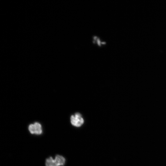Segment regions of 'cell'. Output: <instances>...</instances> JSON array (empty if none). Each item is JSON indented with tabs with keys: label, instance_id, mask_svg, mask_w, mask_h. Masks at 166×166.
I'll list each match as a JSON object with an SVG mask.
<instances>
[{
	"label": "cell",
	"instance_id": "8992f818",
	"mask_svg": "<svg viewBox=\"0 0 166 166\" xmlns=\"http://www.w3.org/2000/svg\"><path fill=\"white\" fill-rule=\"evenodd\" d=\"M96 38H97V37H94V40H96Z\"/></svg>",
	"mask_w": 166,
	"mask_h": 166
},
{
	"label": "cell",
	"instance_id": "5b68a950",
	"mask_svg": "<svg viewBox=\"0 0 166 166\" xmlns=\"http://www.w3.org/2000/svg\"><path fill=\"white\" fill-rule=\"evenodd\" d=\"M97 43H98V44L100 46V41L99 40V38H98L97 40Z\"/></svg>",
	"mask_w": 166,
	"mask_h": 166
},
{
	"label": "cell",
	"instance_id": "3957f363",
	"mask_svg": "<svg viewBox=\"0 0 166 166\" xmlns=\"http://www.w3.org/2000/svg\"><path fill=\"white\" fill-rule=\"evenodd\" d=\"M59 166H64L66 162L65 158L62 156L57 155L55 158Z\"/></svg>",
	"mask_w": 166,
	"mask_h": 166
},
{
	"label": "cell",
	"instance_id": "277c9868",
	"mask_svg": "<svg viewBox=\"0 0 166 166\" xmlns=\"http://www.w3.org/2000/svg\"><path fill=\"white\" fill-rule=\"evenodd\" d=\"M45 164V166H59L56 160L52 157L46 159Z\"/></svg>",
	"mask_w": 166,
	"mask_h": 166
},
{
	"label": "cell",
	"instance_id": "52a82bcc",
	"mask_svg": "<svg viewBox=\"0 0 166 166\" xmlns=\"http://www.w3.org/2000/svg\"><path fill=\"white\" fill-rule=\"evenodd\" d=\"M102 44H105V42H101V43Z\"/></svg>",
	"mask_w": 166,
	"mask_h": 166
},
{
	"label": "cell",
	"instance_id": "7a4b0ae2",
	"mask_svg": "<svg viewBox=\"0 0 166 166\" xmlns=\"http://www.w3.org/2000/svg\"><path fill=\"white\" fill-rule=\"evenodd\" d=\"M30 132L32 134L40 135L42 133V130L41 124L38 122L30 124L28 127Z\"/></svg>",
	"mask_w": 166,
	"mask_h": 166
},
{
	"label": "cell",
	"instance_id": "6da1fadb",
	"mask_svg": "<svg viewBox=\"0 0 166 166\" xmlns=\"http://www.w3.org/2000/svg\"><path fill=\"white\" fill-rule=\"evenodd\" d=\"M72 125L76 127H81L84 123V120L81 114L76 113L71 116L70 118Z\"/></svg>",
	"mask_w": 166,
	"mask_h": 166
}]
</instances>
